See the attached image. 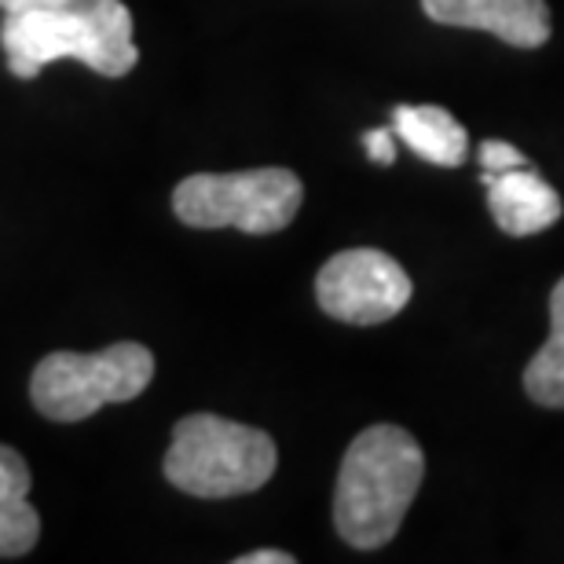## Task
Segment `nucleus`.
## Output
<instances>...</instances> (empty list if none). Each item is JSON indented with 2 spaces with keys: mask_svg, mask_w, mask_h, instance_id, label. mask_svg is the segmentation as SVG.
Instances as JSON below:
<instances>
[{
  "mask_svg": "<svg viewBox=\"0 0 564 564\" xmlns=\"http://www.w3.org/2000/svg\"><path fill=\"white\" fill-rule=\"evenodd\" d=\"M425 477V455L408 429L370 425L345 451L334 491L337 535L356 550H378L400 532Z\"/></svg>",
  "mask_w": 564,
  "mask_h": 564,
  "instance_id": "obj_1",
  "label": "nucleus"
},
{
  "mask_svg": "<svg viewBox=\"0 0 564 564\" xmlns=\"http://www.w3.org/2000/svg\"><path fill=\"white\" fill-rule=\"evenodd\" d=\"M8 70L33 82L48 63L77 59L104 77H126L140 63L132 11L121 0H66L59 8L15 11L0 26Z\"/></svg>",
  "mask_w": 564,
  "mask_h": 564,
  "instance_id": "obj_2",
  "label": "nucleus"
},
{
  "mask_svg": "<svg viewBox=\"0 0 564 564\" xmlns=\"http://www.w3.org/2000/svg\"><path fill=\"white\" fill-rule=\"evenodd\" d=\"M279 466L275 440L264 429L220 419V414H187L173 429L165 451V480L195 499H231L261 491Z\"/></svg>",
  "mask_w": 564,
  "mask_h": 564,
  "instance_id": "obj_3",
  "label": "nucleus"
},
{
  "mask_svg": "<svg viewBox=\"0 0 564 564\" xmlns=\"http://www.w3.org/2000/svg\"><path fill=\"white\" fill-rule=\"evenodd\" d=\"M154 356L140 341L107 345L104 352H52L30 378V400L52 422H85L107 403H129L151 386Z\"/></svg>",
  "mask_w": 564,
  "mask_h": 564,
  "instance_id": "obj_4",
  "label": "nucleus"
},
{
  "mask_svg": "<svg viewBox=\"0 0 564 564\" xmlns=\"http://www.w3.org/2000/svg\"><path fill=\"white\" fill-rule=\"evenodd\" d=\"M304 202L301 180L282 165L246 173H198L173 191V213L187 228H239L246 235H275L290 228Z\"/></svg>",
  "mask_w": 564,
  "mask_h": 564,
  "instance_id": "obj_5",
  "label": "nucleus"
},
{
  "mask_svg": "<svg viewBox=\"0 0 564 564\" xmlns=\"http://www.w3.org/2000/svg\"><path fill=\"white\" fill-rule=\"evenodd\" d=\"M315 297L334 319L375 326L408 308L411 275L381 250H341L323 264Z\"/></svg>",
  "mask_w": 564,
  "mask_h": 564,
  "instance_id": "obj_6",
  "label": "nucleus"
},
{
  "mask_svg": "<svg viewBox=\"0 0 564 564\" xmlns=\"http://www.w3.org/2000/svg\"><path fill=\"white\" fill-rule=\"evenodd\" d=\"M422 8L433 22L488 30L513 48H543L554 30L546 0H422Z\"/></svg>",
  "mask_w": 564,
  "mask_h": 564,
  "instance_id": "obj_7",
  "label": "nucleus"
},
{
  "mask_svg": "<svg viewBox=\"0 0 564 564\" xmlns=\"http://www.w3.org/2000/svg\"><path fill=\"white\" fill-rule=\"evenodd\" d=\"M480 180L488 187L495 224L513 239L539 235L561 220V195L532 165H517L506 173H480Z\"/></svg>",
  "mask_w": 564,
  "mask_h": 564,
  "instance_id": "obj_8",
  "label": "nucleus"
},
{
  "mask_svg": "<svg viewBox=\"0 0 564 564\" xmlns=\"http://www.w3.org/2000/svg\"><path fill=\"white\" fill-rule=\"evenodd\" d=\"M30 466L0 444V557H26L41 539V517L30 506Z\"/></svg>",
  "mask_w": 564,
  "mask_h": 564,
  "instance_id": "obj_9",
  "label": "nucleus"
},
{
  "mask_svg": "<svg viewBox=\"0 0 564 564\" xmlns=\"http://www.w3.org/2000/svg\"><path fill=\"white\" fill-rule=\"evenodd\" d=\"M392 132L429 165H462L469 154V137L455 115L444 107H397L392 110Z\"/></svg>",
  "mask_w": 564,
  "mask_h": 564,
  "instance_id": "obj_10",
  "label": "nucleus"
},
{
  "mask_svg": "<svg viewBox=\"0 0 564 564\" xmlns=\"http://www.w3.org/2000/svg\"><path fill=\"white\" fill-rule=\"evenodd\" d=\"M524 389L543 408H564V279L550 293V337L524 370Z\"/></svg>",
  "mask_w": 564,
  "mask_h": 564,
  "instance_id": "obj_11",
  "label": "nucleus"
},
{
  "mask_svg": "<svg viewBox=\"0 0 564 564\" xmlns=\"http://www.w3.org/2000/svg\"><path fill=\"white\" fill-rule=\"evenodd\" d=\"M480 165H484V173H506V169L528 165V158L502 140H484L480 143Z\"/></svg>",
  "mask_w": 564,
  "mask_h": 564,
  "instance_id": "obj_12",
  "label": "nucleus"
},
{
  "mask_svg": "<svg viewBox=\"0 0 564 564\" xmlns=\"http://www.w3.org/2000/svg\"><path fill=\"white\" fill-rule=\"evenodd\" d=\"M364 147H367L370 162H378V165L397 162V132L392 129H370L364 137Z\"/></svg>",
  "mask_w": 564,
  "mask_h": 564,
  "instance_id": "obj_13",
  "label": "nucleus"
},
{
  "mask_svg": "<svg viewBox=\"0 0 564 564\" xmlns=\"http://www.w3.org/2000/svg\"><path fill=\"white\" fill-rule=\"evenodd\" d=\"M66 0H0L4 15H15V11H37V8H59Z\"/></svg>",
  "mask_w": 564,
  "mask_h": 564,
  "instance_id": "obj_14",
  "label": "nucleus"
},
{
  "mask_svg": "<svg viewBox=\"0 0 564 564\" xmlns=\"http://www.w3.org/2000/svg\"><path fill=\"white\" fill-rule=\"evenodd\" d=\"M239 564H293V554H282V550H257V554H242Z\"/></svg>",
  "mask_w": 564,
  "mask_h": 564,
  "instance_id": "obj_15",
  "label": "nucleus"
}]
</instances>
